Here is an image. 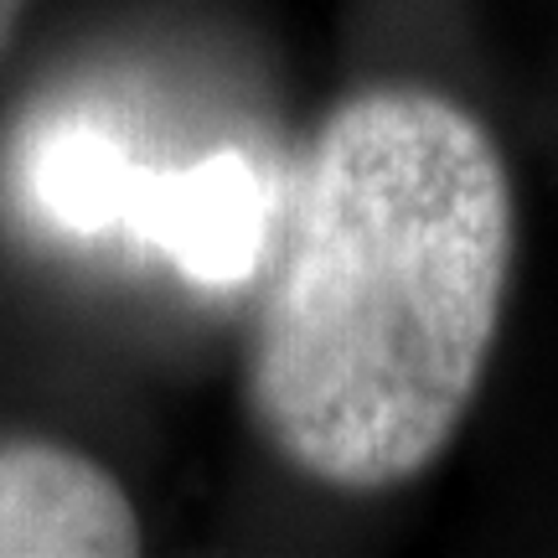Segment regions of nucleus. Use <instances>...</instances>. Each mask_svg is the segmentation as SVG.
Returning a JSON list of instances; mask_svg holds the SVG:
<instances>
[{
    "label": "nucleus",
    "mask_w": 558,
    "mask_h": 558,
    "mask_svg": "<svg viewBox=\"0 0 558 558\" xmlns=\"http://www.w3.org/2000/svg\"><path fill=\"white\" fill-rule=\"evenodd\" d=\"M512 181L476 114L424 88L316 135L254 341V414L295 471L383 492L456 439L497 347Z\"/></svg>",
    "instance_id": "nucleus-1"
},
{
    "label": "nucleus",
    "mask_w": 558,
    "mask_h": 558,
    "mask_svg": "<svg viewBox=\"0 0 558 558\" xmlns=\"http://www.w3.org/2000/svg\"><path fill=\"white\" fill-rule=\"evenodd\" d=\"M124 233L166 254L192 284H243L269 243V181L243 150L160 171L145 166Z\"/></svg>",
    "instance_id": "nucleus-2"
},
{
    "label": "nucleus",
    "mask_w": 558,
    "mask_h": 558,
    "mask_svg": "<svg viewBox=\"0 0 558 558\" xmlns=\"http://www.w3.org/2000/svg\"><path fill=\"white\" fill-rule=\"evenodd\" d=\"M140 548L130 497L58 445H0V558H114Z\"/></svg>",
    "instance_id": "nucleus-3"
},
{
    "label": "nucleus",
    "mask_w": 558,
    "mask_h": 558,
    "mask_svg": "<svg viewBox=\"0 0 558 558\" xmlns=\"http://www.w3.org/2000/svg\"><path fill=\"white\" fill-rule=\"evenodd\" d=\"M145 166L130 140L88 114L41 120L16 156V197L58 239L124 233Z\"/></svg>",
    "instance_id": "nucleus-4"
},
{
    "label": "nucleus",
    "mask_w": 558,
    "mask_h": 558,
    "mask_svg": "<svg viewBox=\"0 0 558 558\" xmlns=\"http://www.w3.org/2000/svg\"><path fill=\"white\" fill-rule=\"evenodd\" d=\"M21 5H26V0H0V47H5V41H11V32H16Z\"/></svg>",
    "instance_id": "nucleus-5"
}]
</instances>
